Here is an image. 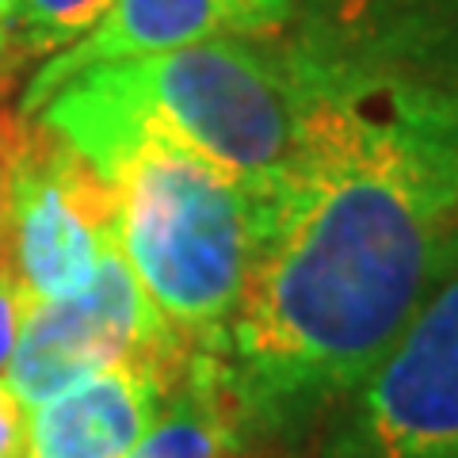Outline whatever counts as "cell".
<instances>
[{"label": "cell", "instance_id": "6da1fadb", "mask_svg": "<svg viewBox=\"0 0 458 458\" xmlns=\"http://www.w3.org/2000/svg\"><path fill=\"white\" fill-rule=\"evenodd\" d=\"M458 264V134L306 89L222 363L249 420L302 451Z\"/></svg>", "mask_w": 458, "mask_h": 458}, {"label": "cell", "instance_id": "7a4b0ae2", "mask_svg": "<svg viewBox=\"0 0 458 458\" xmlns=\"http://www.w3.org/2000/svg\"><path fill=\"white\" fill-rule=\"evenodd\" d=\"M306 89L283 35H218L191 47L89 69L35 119L96 172L134 131H161L267 191L298 149Z\"/></svg>", "mask_w": 458, "mask_h": 458}, {"label": "cell", "instance_id": "3957f363", "mask_svg": "<svg viewBox=\"0 0 458 458\" xmlns=\"http://www.w3.org/2000/svg\"><path fill=\"white\" fill-rule=\"evenodd\" d=\"M99 176L119 203V252L157 313L222 352L264 225V191L161 131H134Z\"/></svg>", "mask_w": 458, "mask_h": 458}, {"label": "cell", "instance_id": "277c9868", "mask_svg": "<svg viewBox=\"0 0 458 458\" xmlns=\"http://www.w3.org/2000/svg\"><path fill=\"white\" fill-rule=\"evenodd\" d=\"M283 47L302 89L458 134V0H294Z\"/></svg>", "mask_w": 458, "mask_h": 458}, {"label": "cell", "instance_id": "5b68a950", "mask_svg": "<svg viewBox=\"0 0 458 458\" xmlns=\"http://www.w3.org/2000/svg\"><path fill=\"white\" fill-rule=\"evenodd\" d=\"M191 352L114 245L77 294L27 310L4 378L35 409L107 367H141L172 386Z\"/></svg>", "mask_w": 458, "mask_h": 458}, {"label": "cell", "instance_id": "8992f818", "mask_svg": "<svg viewBox=\"0 0 458 458\" xmlns=\"http://www.w3.org/2000/svg\"><path fill=\"white\" fill-rule=\"evenodd\" d=\"M451 451H458V264L328 417L313 458H447Z\"/></svg>", "mask_w": 458, "mask_h": 458}, {"label": "cell", "instance_id": "52a82bcc", "mask_svg": "<svg viewBox=\"0 0 458 458\" xmlns=\"http://www.w3.org/2000/svg\"><path fill=\"white\" fill-rule=\"evenodd\" d=\"M111 180L38 119H23L12 165V245L27 302L77 294L119 245Z\"/></svg>", "mask_w": 458, "mask_h": 458}, {"label": "cell", "instance_id": "ba28073f", "mask_svg": "<svg viewBox=\"0 0 458 458\" xmlns=\"http://www.w3.org/2000/svg\"><path fill=\"white\" fill-rule=\"evenodd\" d=\"M291 12L294 0H111L89 35L35 69L16 114L35 119L54 92L99 65L138 62L218 35H283Z\"/></svg>", "mask_w": 458, "mask_h": 458}, {"label": "cell", "instance_id": "9c48e42d", "mask_svg": "<svg viewBox=\"0 0 458 458\" xmlns=\"http://www.w3.org/2000/svg\"><path fill=\"white\" fill-rule=\"evenodd\" d=\"M168 382L141 367H107L31 409L23 458H126L161 412Z\"/></svg>", "mask_w": 458, "mask_h": 458}, {"label": "cell", "instance_id": "30bf717a", "mask_svg": "<svg viewBox=\"0 0 458 458\" xmlns=\"http://www.w3.org/2000/svg\"><path fill=\"white\" fill-rule=\"evenodd\" d=\"M249 420L218 352L195 348L126 458H286ZM294 458V454H291Z\"/></svg>", "mask_w": 458, "mask_h": 458}, {"label": "cell", "instance_id": "8fae6325", "mask_svg": "<svg viewBox=\"0 0 458 458\" xmlns=\"http://www.w3.org/2000/svg\"><path fill=\"white\" fill-rule=\"evenodd\" d=\"M111 0H20L12 23V54L50 57L73 47L107 16Z\"/></svg>", "mask_w": 458, "mask_h": 458}, {"label": "cell", "instance_id": "7c38bea8", "mask_svg": "<svg viewBox=\"0 0 458 458\" xmlns=\"http://www.w3.org/2000/svg\"><path fill=\"white\" fill-rule=\"evenodd\" d=\"M12 165H16V157L0 168V375H4L12 363L23 318H27V310H31V302H27V294H23V283H20L16 245H12Z\"/></svg>", "mask_w": 458, "mask_h": 458}, {"label": "cell", "instance_id": "4fadbf2b", "mask_svg": "<svg viewBox=\"0 0 458 458\" xmlns=\"http://www.w3.org/2000/svg\"><path fill=\"white\" fill-rule=\"evenodd\" d=\"M27 417L31 409L12 390V382L0 375V458H23L27 451Z\"/></svg>", "mask_w": 458, "mask_h": 458}, {"label": "cell", "instance_id": "5bb4252c", "mask_svg": "<svg viewBox=\"0 0 458 458\" xmlns=\"http://www.w3.org/2000/svg\"><path fill=\"white\" fill-rule=\"evenodd\" d=\"M4 84H8V69H0V168L16 157L20 134H23V119L16 111L4 107Z\"/></svg>", "mask_w": 458, "mask_h": 458}, {"label": "cell", "instance_id": "9a60e30c", "mask_svg": "<svg viewBox=\"0 0 458 458\" xmlns=\"http://www.w3.org/2000/svg\"><path fill=\"white\" fill-rule=\"evenodd\" d=\"M16 4L20 0H0V62L12 54V23H16Z\"/></svg>", "mask_w": 458, "mask_h": 458}, {"label": "cell", "instance_id": "2e32d148", "mask_svg": "<svg viewBox=\"0 0 458 458\" xmlns=\"http://www.w3.org/2000/svg\"><path fill=\"white\" fill-rule=\"evenodd\" d=\"M447 458H458V451H451V454H447Z\"/></svg>", "mask_w": 458, "mask_h": 458}, {"label": "cell", "instance_id": "e0dca14e", "mask_svg": "<svg viewBox=\"0 0 458 458\" xmlns=\"http://www.w3.org/2000/svg\"><path fill=\"white\" fill-rule=\"evenodd\" d=\"M0 69H8V65H0Z\"/></svg>", "mask_w": 458, "mask_h": 458}, {"label": "cell", "instance_id": "ac0fdd59", "mask_svg": "<svg viewBox=\"0 0 458 458\" xmlns=\"http://www.w3.org/2000/svg\"><path fill=\"white\" fill-rule=\"evenodd\" d=\"M0 65H4V62H0Z\"/></svg>", "mask_w": 458, "mask_h": 458}]
</instances>
